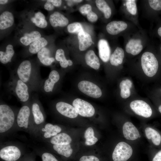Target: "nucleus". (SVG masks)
Returning <instances> with one entry per match:
<instances>
[{
    "label": "nucleus",
    "instance_id": "nucleus-31",
    "mask_svg": "<svg viewBox=\"0 0 161 161\" xmlns=\"http://www.w3.org/2000/svg\"><path fill=\"white\" fill-rule=\"evenodd\" d=\"M53 149L59 154L66 157H69L71 155L73 151L70 145H53Z\"/></svg>",
    "mask_w": 161,
    "mask_h": 161
},
{
    "label": "nucleus",
    "instance_id": "nucleus-46",
    "mask_svg": "<svg viewBox=\"0 0 161 161\" xmlns=\"http://www.w3.org/2000/svg\"><path fill=\"white\" fill-rule=\"evenodd\" d=\"M8 1V0H0V4H6Z\"/></svg>",
    "mask_w": 161,
    "mask_h": 161
},
{
    "label": "nucleus",
    "instance_id": "nucleus-44",
    "mask_svg": "<svg viewBox=\"0 0 161 161\" xmlns=\"http://www.w3.org/2000/svg\"><path fill=\"white\" fill-rule=\"evenodd\" d=\"M53 5L55 7H59L61 6L62 1L61 0H49Z\"/></svg>",
    "mask_w": 161,
    "mask_h": 161
},
{
    "label": "nucleus",
    "instance_id": "nucleus-8",
    "mask_svg": "<svg viewBox=\"0 0 161 161\" xmlns=\"http://www.w3.org/2000/svg\"><path fill=\"white\" fill-rule=\"evenodd\" d=\"M130 107L131 109L137 114L148 118L152 114V110L150 106L142 100H136L131 102Z\"/></svg>",
    "mask_w": 161,
    "mask_h": 161
},
{
    "label": "nucleus",
    "instance_id": "nucleus-17",
    "mask_svg": "<svg viewBox=\"0 0 161 161\" xmlns=\"http://www.w3.org/2000/svg\"><path fill=\"white\" fill-rule=\"evenodd\" d=\"M60 79L58 72L56 70H53L50 73L48 78L44 82L43 89L46 92H52L55 84Z\"/></svg>",
    "mask_w": 161,
    "mask_h": 161
},
{
    "label": "nucleus",
    "instance_id": "nucleus-50",
    "mask_svg": "<svg viewBox=\"0 0 161 161\" xmlns=\"http://www.w3.org/2000/svg\"><path fill=\"white\" fill-rule=\"evenodd\" d=\"M158 109L160 112L161 113V105L159 106Z\"/></svg>",
    "mask_w": 161,
    "mask_h": 161
},
{
    "label": "nucleus",
    "instance_id": "nucleus-38",
    "mask_svg": "<svg viewBox=\"0 0 161 161\" xmlns=\"http://www.w3.org/2000/svg\"><path fill=\"white\" fill-rule=\"evenodd\" d=\"M150 7L156 11L161 10V0H149Z\"/></svg>",
    "mask_w": 161,
    "mask_h": 161
},
{
    "label": "nucleus",
    "instance_id": "nucleus-53",
    "mask_svg": "<svg viewBox=\"0 0 161 161\" xmlns=\"http://www.w3.org/2000/svg\"></svg>",
    "mask_w": 161,
    "mask_h": 161
},
{
    "label": "nucleus",
    "instance_id": "nucleus-49",
    "mask_svg": "<svg viewBox=\"0 0 161 161\" xmlns=\"http://www.w3.org/2000/svg\"><path fill=\"white\" fill-rule=\"evenodd\" d=\"M71 1L72 2H74L75 3H80L82 1V0H71Z\"/></svg>",
    "mask_w": 161,
    "mask_h": 161
},
{
    "label": "nucleus",
    "instance_id": "nucleus-37",
    "mask_svg": "<svg viewBox=\"0 0 161 161\" xmlns=\"http://www.w3.org/2000/svg\"><path fill=\"white\" fill-rule=\"evenodd\" d=\"M126 4L127 10L130 14L133 15L136 14L137 7L135 0H126Z\"/></svg>",
    "mask_w": 161,
    "mask_h": 161
},
{
    "label": "nucleus",
    "instance_id": "nucleus-20",
    "mask_svg": "<svg viewBox=\"0 0 161 161\" xmlns=\"http://www.w3.org/2000/svg\"><path fill=\"white\" fill-rule=\"evenodd\" d=\"M14 21L13 13L8 11L2 12L0 15V29L4 30L12 26Z\"/></svg>",
    "mask_w": 161,
    "mask_h": 161
},
{
    "label": "nucleus",
    "instance_id": "nucleus-35",
    "mask_svg": "<svg viewBox=\"0 0 161 161\" xmlns=\"http://www.w3.org/2000/svg\"><path fill=\"white\" fill-rule=\"evenodd\" d=\"M55 59L60 62V66L62 68H66L68 65L67 60L66 58L64 50L61 49H58L55 55Z\"/></svg>",
    "mask_w": 161,
    "mask_h": 161
},
{
    "label": "nucleus",
    "instance_id": "nucleus-14",
    "mask_svg": "<svg viewBox=\"0 0 161 161\" xmlns=\"http://www.w3.org/2000/svg\"><path fill=\"white\" fill-rule=\"evenodd\" d=\"M98 48L100 58L104 62H108L110 59L111 50L107 41L104 39L99 40L98 43Z\"/></svg>",
    "mask_w": 161,
    "mask_h": 161
},
{
    "label": "nucleus",
    "instance_id": "nucleus-48",
    "mask_svg": "<svg viewBox=\"0 0 161 161\" xmlns=\"http://www.w3.org/2000/svg\"><path fill=\"white\" fill-rule=\"evenodd\" d=\"M67 64L68 66H71L72 65L73 63L71 60H67Z\"/></svg>",
    "mask_w": 161,
    "mask_h": 161
},
{
    "label": "nucleus",
    "instance_id": "nucleus-5",
    "mask_svg": "<svg viewBox=\"0 0 161 161\" xmlns=\"http://www.w3.org/2000/svg\"><path fill=\"white\" fill-rule=\"evenodd\" d=\"M72 104L78 114L83 117H91L95 113L93 106L89 103L81 99H75Z\"/></svg>",
    "mask_w": 161,
    "mask_h": 161
},
{
    "label": "nucleus",
    "instance_id": "nucleus-25",
    "mask_svg": "<svg viewBox=\"0 0 161 161\" xmlns=\"http://www.w3.org/2000/svg\"><path fill=\"white\" fill-rule=\"evenodd\" d=\"M70 136L66 133H62L57 134L51 138L50 143L55 145L69 144L72 142Z\"/></svg>",
    "mask_w": 161,
    "mask_h": 161
},
{
    "label": "nucleus",
    "instance_id": "nucleus-43",
    "mask_svg": "<svg viewBox=\"0 0 161 161\" xmlns=\"http://www.w3.org/2000/svg\"><path fill=\"white\" fill-rule=\"evenodd\" d=\"M44 7L47 10L52 11L54 9L55 6L49 0H48L45 3L44 5Z\"/></svg>",
    "mask_w": 161,
    "mask_h": 161
},
{
    "label": "nucleus",
    "instance_id": "nucleus-34",
    "mask_svg": "<svg viewBox=\"0 0 161 161\" xmlns=\"http://www.w3.org/2000/svg\"><path fill=\"white\" fill-rule=\"evenodd\" d=\"M84 137L86 139L85 144L87 145H93L98 141L97 138L94 136V130L91 127H89L86 130Z\"/></svg>",
    "mask_w": 161,
    "mask_h": 161
},
{
    "label": "nucleus",
    "instance_id": "nucleus-4",
    "mask_svg": "<svg viewBox=\"0 0 161 161\" xmlns=\"http://www.w3.org/2000/svg\"><path fill=\"white\" fill-rule=\"evenodd\" d=\"M18 78L26 83L28 86L33 78L32 66L30 61L25 60L18 66L16 71Z\"/></svg>",
    "mask_w": 161,
    "mask_h": 161
},
{
    "label": "nucleus",
    "instance_id": "nucleus-42",
    "mask_svg": "<svg viewBox=\"0 0 161 161\" xmlns=\"http://www.w3.org/2000/svg\"><path fill=\"white\" fill-rule=\"evenodd\" d=\"M79 161H100L98 158L93 156H84L82 157Z\"/></svg>",
    "mask_w": 161,
    "mask_h": 161
},
{
    "label": "nucleus",
    "instance_id": "nucleus-41",
    "mask_svg": "<svg viewBox=\"0 0 161 161\" xmlns=\"http://www.w3.org/2000/svg\"><path fill=\"white\" fill-rule=\"evenodd\" d=\"M86 16L87 20L91 22H95L98 19L97 15L92 11L88 13Z\"/></svg>",
    "mask_w": 161,
    "mask_h": 161
},
{
    "label": "nucleus",
    "instance_id": "nucleus-22",
    "mask_svg": "<svg viewBox=\"0 0 161 161\" xmlns=\"http://www.w3.org/2000/svg\"><path fill=\"white\" fill-rule=\"evenodd\" d=\"M85 59L86 64L92 68L96 70L99 68V58L93 50H89L86 53Z\"/></svg>",
    "mask_w": 161,
    "mask_h": 161
},
{
    "label": "nucleus",
    "instance_id": "nucleus-18",
    "mask_svg": "<svg viewBox=\"0 0 161 161\" xmlns=\"http://www.w3.org/2000/svg\"><path fill=\"white\" fill-rule=\"evenodd\" d=\"M78 40L79 48L81 51H84L89 47L93 42L90 35L88 33L82 31L78 35Z\"/></svg>",
    "mask_w": 161,
    "mask_h": 161
},
{
    "label": "nucleus",
    "instance_id": "nucleus-40",
    "mask_svg": "<svg viewBox=\"0 0 161 161\" xmlns=\"http://www.w3.org/2000/svg\"><path fill=\"white\" fill-rule=\"evenodd\" d=\"M80 13L83 16H86L92 11L91 5L88 4H86L81 6L79 9Z\"/></svg>",
    "mask_w": 161,
    "mask_h": 161
},
{
    "label": "nucleus",
    "instance_id": "nucleus-52",
    "mask_svg": "<svg viewBox=\"0 0 161 161\" xmlns=\"http://www.w3.org/2000/svg\"><path fill=\"white\" fill-rule=\"evenodd\" d=\"M32 161V160H31V161Z\"/></svg>",
    "mask_w": 161,
    "mask_h": 161
},
{
    "label": "nucleus",
    "instance_id": "nucleus-45",
    "mask_svg": "<svg viewBox=\"0 0 161 161\" xmlns=\"http://www.w3.org/2000/svg\"><path fill=\"white\" fill-rule=\"evenodd\" d=\"M152 161H161V150L156 154L153 158Z\"/></svg>",
    "mask_w": 161,
    "mask_h": 161
},
{
    "label": "nucleus",
    "instance_id": "nucleus-32",
    "mask_svg": "<svg viewBox=\"0 0 161 161\" xmlns=\"http://www.w3.org/2000/svg\"><path fill=\"white\" fill-rule=\"evenodd\" d=\"M44 128L46 131L44 136L46 138L54 136L61 131V128L59 126L56 125H53L50 123L47 124L45 126Z\"/></svg>",
    "mask_w": 161,
    "mask_h": 161
},
{
    "label": "nucleus",
    "instance_id": "nucleus-51",
    "mask_svg": "<svg viewBox=\"0 0 161 161\" xmlns=\"http://www.w3.org/2000/svg\"><path fill=\"white\" fill-rule=\"evenodd\" d=\"M160 50L161 51V46L160 47Z\"/></svg>",
    "mask_w": 161,
    "mask_h": 161
},
{
    "label": "nucleus",
    "instance_id": "nucleus-30",
    "mask_svg": "<svg viewBox=\"0 0 161 161\" xmlns=\"http://www.w3.org/2000/svg\"><path fill=\"white\" fill-rule=\"evenodd\" d=\"M32 111L35 122L36 124H39L44 122V116L38 103H34L32 104Z\"/></svg>",
    "mask_w": 161,
    "mask_h": 161
},
{
    "label": "nucleus",
    "instance_id": "nucleus-1",
    "mask_svg": "<svg viewBox=\"0 0 161 161\" xmlns=\"http://www.w3.org/2000/svg\"><path fill=\"white\" fill-rule=\"evenodd\" d=\"M141 64L144 72L148 77H152L157 72L158 62L155 55L151 52H146L143 54Z\"/></svg>",
    "mask_w": 161,
    "mask_h": 161
},
{
    "label": "nucleus",
    "instance_id": "nucleus-16",
    "mask_svg": "<svg viewBox=\"0 0 161 161\" xmlns=\"http://www.w3.org/2000/svg\"><path fill=\"white\" fill-rule=\"evenodd\" d=\"M127 27L126 23L122 21H113L106 26L107 32L110 34L116 35L125 30Z\"/></svg>",
    "mask_w": 161,
    "mask_h": 161
},
{
    "label": "nucleus",
    "instance_id": "nucleus-2",
    "mask_svg": "<svg viewBox=\"0 0 161 161\" xmlns=\"http://www.w3.org/2000/svg\"><path fill=\"white\" fill-rule=\"evenodd\" d=\"M15 115L11 108L6 104L0 105V132L9 130L13 124Z\"/></svg>",
    "mask_w": 161,
    "mask_h": 161
},
{
    "label": "nucleus",
    "instance_id": "nucleus-36",
    "mask_svg": "<svg viewBox=\"0 0 161 161\" xmlns=\"http://www.w3.org/2000/svg\"><path fill=\"white\" fill-rule=\"evenodd\" d=\"M67 29L69 33L78 34L84 31L82 25L78 22H75L69 24L67 26Z\"/></svg>",
    "mask_w": 161,
    "mask_h": 161
},
{
    "label": "nucleus",
    "instance_id": "nucleus-10",
    "mask_svg": "<svg viewBox=\"0 0 161 161\" xmlns=\"http://www.w3.org/2000/svg\"><path fill=\"white\" fill-rule=\"evenodd\" d=\"M58 111L62 115L71 118L76 117L78 113L74 107L71 105L64 102H59L56 105Z\"/></svg>",
    "mask_w": 161,
    "mask_h": 161
},
{
    "label": "nucleus",
    "instance_id": "nucleus-11",
    "mask_svg": "<svg viewBox=\"0 0 161 161\" xmlns=\"http://www.w3.org/2000/svg\"><path fill=\"white\" fill-rule=\"evenodd\" d=\"M27 16L30 21L38 27L44 28L47 26V22L45 17L40 11H35L30 12Z\"/></svg>",
    "mask_w": 161,
    "mask_h": 161
},
{
    "label": "nucleus",
    "instance_id": "nucleus-28",
    "mask_svg": "<svg viewBox=\"0 0 161 161\" xmlns=\"http://www.w3.org/2000/svg\"><path fill=\"white\" fill-rule=\"evenodd\" d=\"M146 136L148 139H151L154 144L159 145L161 141V136L159 133L155 129L149 127L145 129Z\"/></svg>",
    "mask_w": 161,
    "mask_h": 161
},
{
    "label": "nucleus",
    "instance_id": "nucleus-23",
    "mask_svg": "<svg viewBox=\"0 0 161 161\" xmlns=\"http://www.w3.org/2000/svg\"><path fill=\"white\" fill-rule=\"evenodd\" d=\"M37 57L40 62L45 66H49L55 61L54 58L50 57L49 50L46 47L38 53Z\"/></svg>",
    "mask_w": 161,
    "mask_h": 161
},
{
    "label": "nucleus",
    "instance_id": "nucleus-47",
    "mask_svg": "<svg viewBox=\"0 0 161 161\" xmlns=\"http://www.w3.org/2000/svg\"><path fill=\"white\" fill-rule=\"evenodd\" d=\"M157 32L158 35L161 37V27H160L158 29Z\"/></svg>",
    "mask_w": 161,
    "mask_h": 161
},
{
    "label": "nucleus",
    "instance_id": "nucleus-27",
    "mask_svg": "<svg viewBox=\"0 0 161 161\" xmlns=\"http://www.w3.org/2000/svg\"><path fill=\"white\" fill-rule=\"evenodd\" d=\"M15 53L13 46L8 44L5 52L0 51V61L3 64H6L11 61Z\"/></svg>",
    "mask_w": 161,
    "mask_h": 161
},
{
    "label": "nucleus",
    "instance_id": "nucleus-21",
    "mask_svg": "<svg viewBox=\"0 0 161 161\" xmlns=\"http://www.w3.org/2000/svg\"><path fill=\"white\" fill-rule=\"evenodd\" d=\"M41 37V35L40 32L33 30L23 34L20 37L19 40L22 44L27 46Z\"/></svg>",
    "mask_w": 161,
    "mask_h": 161
},
{
    "label": "nucleus",
    "instance_id": "nucleus-33",
    "mask_svg": "<svg viewBox=\"0 0 161 161\" xmlns=\"http://www.w3.org/2000/svg\"><path fill=\"white\" fill-rule=\"evenodd\" d=\"M95 2L96 6L103 13L105 17L109 18L111 16L112 11L106 2L103 0H96Z\"/></svg>",
    "mask_w": 161,
    "mask_h": 161
},
{
    "label": "nucleus",
    "instance_id": "nucleus-3",
    "mask_svg": "<svg viewBox=\"0 0 161 161\" xmlns=\"http://www.w3.org/2000/svg\"><path fill=\"white\" fill-rule=\"evenodd\" d=\"M133 150L129 144L124 142L118 143L116 145L112 154L114 161H126L131 156Z\"/></svg>",
    "mask_w": 161,
    "mask_h": 161
},
{
    "label": "nucleus",
    "instance_id": "nucleus-7",
    "mask_svg": "<svg viewBox=\"0 0 161 161\" xmlns=\"http://www.w3.org/2000/svg\"><path fill=\"white\" fill-rule=\"evenodd\" d=\"M12 84L13 90L20 100L27 101L30 97L28 86L18 78Z\"/></svg>",
    "mask_w": 161,
    "mask_h": 161
},
{
    "label": "nucleus",
    "instance_id": "nucleus-9",
    "mask_svg": "<svg viewBox=\"0 0 161 161\" xmlns=\"http://www.w3.org/2000/svg\"><path fill=\"white\" fill-rule=\"evenodd\" d=\"M21 155L20 150L14 146H7L0 151V157L4 161H17L20 158Z\"/></svg>",
    "mask_w": 161,
    "mask_h": 161
},
{
    "label": "nucleus",
    "instance_id": "nucleus-26",
    "mask_svg": "<svg viewBox=\"0 0 161 161\" xmlns=\"http://www.w3.org/2000/svg\"><path fill=\"white\" fill-rule=\"evenodd\" d=\"M47 44L48 42L46 39L41 37L30 45L29 51L32 54L38 53L42 49L45 47Z\"/></svg>",
    "mask_w": 161,
    "mask_h": 161
},
{
    "label": "nucleus",
    "instance_id": "nucleus-29",
    "mask_svg": "<svg viewBox=\"0 0 161 161\" xmlns=\"http://www.w3.org/2000/svg\"><path fill=\"white\" fill-rule=\"evenodd\" d=\"M132 83L128 79L122 80L120 84L121 89L120 96L123 98L126 99L129 97L131 94L130 89L131 87Z\"/></svg>",
    "mask_w": 161,
    "mask_h": 161
},
{
    "label": "nucleus",
    "instance_id": "nucleus-19",
    "mask_svg": "<svg viewBox=\"0 0 161 161\" xmlns=\"http://www.w3.org/2000/svg\"><path fill=\"white\" fill-rule=\"evenodd\" d=\"M141 43V41L140 39H131L126 45V51L134 55L138 54L143 48Z\"/></svg>",
    "mask_w": 161,
    "mask_h": 161
},
{
    "label": "nucleus",
    "instance_id": "nucleus-15",
    "mask_svg": "<svg viewBox=\"0 0 161 161\" xmlns=\"http://www.w3.org/2000/svg\"><path fill=\"white\" fill-rule=\"evenodd\" d=\"M49 21L53 27H64L69 23V20L63 15L58 12H55L49 17Z\"/></svg>",
    "mask_w": 161,
    "mask_h": 161
},
{
    "label": "nucleus",
    "instance_id": "nucleus-39",
    "mask_svg": "<svg viewBox=\"0 0 161 161\" xmlns=\"http://www.w3.org/2000/svg\"><path fill=\"white\" fill-rule=\"evenodd\" d=\"M42 161H59L52 154L48 152H44L41 156Z\"/></svg>",
    "mask_w": 161,
    "mask_h": 161
},
{
    "label": "nucleus",
    "instance_id": "nucleus-24",
    "mask_svg": "<svg viewBox=\"0 0 161 161\" xmlns=\"http://www.w3.org/2000/svg\"><path fill=\"white\" fill-rule=\"evenodd\" d=\"M124 54L123 49L121 48L117 47L110 58L111 64L113 66H117L121 64L124 58Z\"/></svg>",
    "mask_w": 161,
    "mask_h": 161
},
{
    "label": "nucleus",
    "instance_id": "nucleus-12",
    "mask_svg": "<svg viewBox=\"0 0 161 161\" xmlns=\"http://www.w3.org/2000/svg\"><path fill=\"white\" fill-rule=\"evenodd\" d=\"M123 132L124 137L128 140H134L140 137L137 129L130 122H127L123 124Z\"/></svg>",
    "mask_w": 161,
    "mask_h": 161
},
{
    "label": "nucleus",
    "instance_id": "nucleus-6",
    "mask_svg": "<svg viewBox=\"0 0 161 161\" xmlns=\"http://www.w3.org/2000/svg\"><path fill=\"white\" fill-rule=\"evenodd\" d=\"M79 89L88 96L94 98H98L102 95V92L99 87L91 82L82 80L78 84Z\"/></svg>",
    "mask_w": 161,
    "mask_h": 161
},
{
    "label": "nucleus",
    "instance_id": "nucleus-13",
    "mask_svg": "<svg viewBox=\"0 0 161 161\" xmlns=\"http://www.w3.org/2000/svg\"><path fill=\"white\" fill-rule=\"evenodd\" d=\"M30 113V109L28 106L25 105L21 108L17 117V122L19 127L27 128Z\"/></svg>",
    "mask_w": 161,
    "mask_h": 161
}]
</instances>
